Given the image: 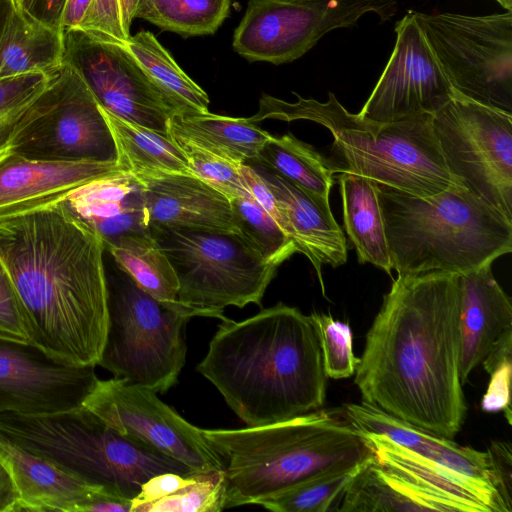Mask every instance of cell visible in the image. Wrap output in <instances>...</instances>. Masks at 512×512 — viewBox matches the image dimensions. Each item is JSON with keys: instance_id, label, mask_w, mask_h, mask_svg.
<instances>
[{"instance_id": "obj_1", "label": "cell", "mask_w": 512, "mask_h": 512, "mask_svg": "<svg viewBox=\"0 0 512 512\" xmlns=\"http://www.w3.org/2000/svg\"><path fill=\"white\" fill-rule=\"evenodd\" d=\"M459 275H398L355 372L362 401L453 439L467 406L460 378Z\"/></svg>"}, {"instance_id": "obj_2", "label": "cell", "mask_w": 512, "mask_h": 512, "mask_svg": "<svg viewBox=\"0 0 512 512\" xmlns=\"http://www.w3.org/2000/svg\"><path fill=\"white\" fill-rule=\"evenodd\" d=\"M105 245L63 200L0 219V260L21 300L30 343L96 366L107 331Z\"/></svg>"}, {"instance_id": "obj_3", "label": "cell", "mask_w": 512, "mask_h": 512, "mask_svg": "<svg viewBox=\"0 0 512 512\" xmlns=\"http://www.w3.org/2000/svg\"><path fill=\"white\" fill-rule=\"evenodd\" d=\"M197 370L250 427L320 409L322 352L310 316L278 303L245 320H223Z\"/></svg>"}, {"instance_id": "obj_4", "label": "cell", "mask_w": 512, "mask_h": 512, "mask_svg": "<svg viewBox=\"0 0 512 512\" xmlns=\"http://www.w3.org/2000/svg\"><path fill=\"white\" fill-rule=\"evenodd\" d=\"M203 434L223 465L225 508L258 505L317 475L376 458L366 433L343 408L261 426L204 429Z\"/></svg>"}, {"instance_id": "obj_5", "label": "cell", "mask_w": 512, "mask_h": 512, "mask_svg": "<svg viewBox=\"0 0 512 512\" xmlns=\"http://www.w3.org/2000/svg\"><path fill=\"white\" fill-rule=\"evenodd\" d=\"M293 94L297 97L293 103L262 95L250 121L308 120L324 126L333 137L326 159L333 173L361 175L421 197L435 195L456 183L445 166L432 115L376 122L350 113L333 93L328 94L326 102Z\"/></svg>"}, {"instance_id": "obj_6", "label": "cell", "mask_w": 512, "mask_h": 512, "mask_svg": "<svg viewBox=\"0 0 512 512\" xmlns=\"http://www.w3.org/2000/svg\"><path fill=\"white\" fill-rule=\"evenodd\" d=\"M392 269L462 275L512 251V220L453 183L421 197L376 183Z\"/></svg>"}, {"instance_id": "obj_7", "label": "cell", "mask_w": 512, "mask_h": 512, "mask_svg": "<svg viewBox=\"0 0 512 512\" xmlns=\"http://www.w3.org/2000/svg\"><path fill=\"white\" fill-rule=\"evenodd\" d=\"M0 433L80 480L133 500L161 473H195L183 463L125 436L84 405L45 415L0 414Z\"/></svg>"}, {"instance_id": "obj_8", "label": "cell", "mask_w": 512, "mask_h": 512, "mask_svg": "<svg viewBox=\"0 0 512 512\" xmlns=\"http://www.w3.org/2000/svg\"><path fill=\"white\" fill-rule=\"evenodd\" d=\"M107 331L97 365L115 378L165 393L186 360L185 328L206 311L179 301H160L139 287L117 264L106 271Z\"/></svg>"}, {"instance_id": "obj_9", "label": "cell", "mask_w": 512, "mask_h": 512, "mask_svg": "<svg viewBox=\"0 0 512 512\" xmlns=\"http://www.w3.org/2000/svg\"><path fill=\"white\" fill-rule=\"evenodd\" d=\"M148 232L175 271L177 300L220 320L227 306L261 305L279 267L237 233L157 226Z\"/></svg>"}, {"instance_id": "obj_10", "label": "cell", "mask_w": 512, "mask_h": 512, "mask_svg": "<svg viewBox=\"0 0 512 512\" xmlns=\"http://www.w3.org/2000/svg\"><path fill=\"white\" fill-rule=\"evenodd\" d=\"M413 15L454 92L512 114V11Z\"/></svg>"}, {"instance_id": "obj_11", "label": "cell", "mask_w": 512, "mask_h": 512, "mask_svg": "<svg viewBox=\"0 0 512 512\" xmlns=\"http://www.w3.org/2000/svg\"><path fill=\"white\" fill-rule=\"evenodd\" d=\"M432 126L453 180L512 220V114L455 93Z\"/></svg>"}, {"instance_id": "obj_12", "label": "cell", "mask_w": 512, "mask_h": 512, "mask_svg": "<svg viewBox=\"0 0 512 512\" xmlns=\"http://www.w3.org/2000/svg\"><path fill=\"white\" fill-rule=\"evenodd\" d=\"M7 150L36 160H116L113 138L99 103L65 64L29 107Z\"/></svg>"}, {"instance_id": "obj_13", "label": "cell", "mask_w": 512, "mask_h": 512, "mask_svg": "<svg viewBox=\"0 0 512 512\" xmlns=\"http://www.w3.org/2000/svg\"><path fill=\"white\" fill-rule=\"evenodd\" d=\"M369 12L389 20L397 12V1L250 0L235 30L233 48L249 61L289 63L326 33L353 26Z\"/></svg>"}, {"instance_id": "obj_14", "label": "cell", "mask_w": 512, "mask_h": 512, "mask_svg": "<svg viewBox=\"0 0 512 512\" xmlns=\"http://www.w3.org/2000/svg\"><path fill=\"white\" fill-rule=\"evenodd\" d=\"M83 405L120 434L151 446L195 473L223 471L203 429L187 422L148 388L115 377L99 379Z\"/></svg>"}, {"instance_id": "obj_15", "label": "cell", "mask_w": 512, "mask_h": 512, "mask_svg": "<svg viewBox=\"0 0 512 512\" xmlns=\"http://www.w3.org/2000/svg\"><path fill=\"white\" fill-rule=\"evenodd\" d=\"M62 32L63 64L79 75L102 108L168 134L174 111L124 46L101 41L79 28Z\"/></svg>"}, {"instance_id": "obj_16", "label": "cell", "mask_w": 512, "mask_h": 512, "mask_svg": "<svg viewBox=\"0 0 512 512\" xmlns=\"http://www.w3.org/2000/svg\"><path fill=\"white\" fill-rule=\"evenodd\" d=\"M396 42L370 96L358 113L376 122L433 115L455 92L409 11L395 25Z\"/></svg>"}, {"instance_id": "obj_17", "label": "cell", "mask_w": 512, "mask_h": 512, "mask_svg": "<svg viewBox=\"0 0 512 512\" xmlns=\"http://www.w3.org/2000/svg\"><path fill=\"white\" fill-rule=\"evenodd\" d=\"M95 367L69 364L31 343L0 338V414L37 416L79 407L99 380Z\"/></svg>"}, {"instance_id": "obj_18", "label": "cell", "mask_w": 512, "mask_h": 512, "mask_svg": "<svg viewBox=\"0 0 512 512\" xmlns=\"http://www.w3.org/2000/svg\"><path fill=\"white\" fill-rule=\"evenodd\" d=\"M366 435L379 463L430 511L509 512L495 490L411 452L383 435Z\"/></svg>"}, {"instance_id": "obj_19", "label": "cell", "mask_w": 512, "mask_h": 512, "mask_svg": "<svg viewBox=\"0 0 512 512\" xmlns=\"http://www.w3.org/2000/svg\"><path fill=\"white\" fill-rule=\"evenodd\" d=\"M124 170L117 160L48 161L0 153V219L58 203L79 187Z\"/></svg>"}, {"instance_id": "obj_20", "label": "cell", "mask_w": 512, "mask_h": 512, "mask_svg": "<svg viewBox=\"0 0 512 512\" xmlns=\"http://www.w3.org/2000/svg\"><path fill=\"white\" fill-rule=\"evenodd\" d=\"M148 227L233 232L240 235L230 200L190 174L139 179Z\"/></svg>"}, {"instance_id": "obj_21", "label": "cell", "mask_w": 512, "mask_h": 512, "mask_svg": "<svg viewBox=\"0 0 512 512\" xmlns=\"http://www.w3.org/2000/svg\"><path fill=\"white\" fill-rule=\"evenodd\" d=\"M492 264L459 275L460 378L483 362L492 346L512 331L511 298L492 274Z\"/></svg>"}, {"instance_id": "obj_22", "label": "cell", "mask_w": 512, "mask_h": 512, "mask_svg": "<svg viewBox=\"0 0 512 512\" xmlns=\"http://www.w3.org/2000/svg\"><path fill=\"white\" fill-rule=\"evenodd\" d=\"M343 411L363 432L383 435L411 452L496 491L486 452L460 446L450 438L420 428L363 401L361 404H345Z\"/></svg>"}, {"instance_id": "obj_23", "label": "cell", "mask_w": 512, "mask_h": 512, "mask_svg": "<svg viewBox=\"0 0 512 512\" xmlns=\"http://www.w3.org/2000/svg\"><path fill=\"white\" fill-rule=\"evenodd\" d=\"M258 172L279 202L297 252L304 254L313 265L325 296L322 266L326 264L336 268L347 261V244L342 229L330 207L270 170Z\"/></svg>"}, {"instance_id": "obj_24", "label": "cell", "mask_w": 512, "mask_h": 512, "mask_svg": "<svg viewBox=\"0 0 512 512\" xmlns=\"http://www.w3.org/2000/svg\"><path fill=\"white\" fill-rule=\"evenodd\" d=\"M63 202L99 234L105 249L123 236L148 231L143 185L126 170L79 187Z\"/></svg>"}, {"instance_id": "obj_25", "label": "cell", "mask_w": 512, "mask_h": 512, "mask_svg": "<svg viewBox=\"0 0 512 512\" xmlns=\"http://www.w3.org/2000/svg\"><path fill=\"white\" fill-rule=\"evenodd\" d=\"M0 460L18 489L23 511L78 512L98 487L19 447L0 433Z\"/></svg>"}, {"instance_id": "obj_26", "label": "cell", "mask_w": 512, "mask_h": 512, "mask_svg": "<svg viewBox=\"0 0 512 512\" xmlns=\"http://www.w3.org/2000/svg\"><path fill=\"white\" fill-rule=\"evenodd\" d=\"M168 134L176 142L191 144L234 163L253 162L271 136L249 118L209 111L173 115Z\"/></svg>"}, {"instance_id": "obj_27", "label": "cell", "mask_w": 512, "mask_h": 512, "mask_svg": "<svg viewBox=\"0 0 512 512\" xmlns=\"http://www.w3.org/2000/svg\"><path fill=\"white\" fill-rule=\"evenodd\" d=\"M63 32L13 4L0 37V77L50 73L63 65Z\"/></svg>"}, {"instance_id": "obj_28", "label": "cell", "mask_w": 512, "mask_h": 512, "mask_svg": "<svg viewBox=\"0 0 512 512\" xmlns=\"http://www.w3.org/2000/svg\"><path fill=\"white\" fill-rule=\"evenodd\" d=\"M101 111L113 138L116 160L124 170L137 179L192 175L183 150L169 134L123 120L102 107Z\"/></svg>"}, {"instance_id": "obj_29", "label": "cell", "mask_w": 512, "mask_h": 512, "mask_svg": "<svg viewBox=\"0 0 512 512\" xmlns=\"http://www.w3.org/2000/svg\"><path fill=\"white\" fill-rule=\"evenodd\" d=\"M345 231L358 261L370 263L391 276L392 264L376 182L353 173L338 176Z\"/></svg>"}, {"instance_id": "obj_30", "label": "cell", "mask_w": 512, "mask_h": 512, "mask_svg": "<svg viewBox=\"0 0 512 512\" xmlns=\"http://www.w3.org/2000/svg\"><path fill=\"white\" fill-rule=\"evenodd\" d=\"M124 48L163 93L174 115L208 112L209 97L149 31L129 37Z\"/></svg>"}, {"instance_id": "obj_31", "label": "cell", "mask_w": 512, "mask_h": 512, "mask_svg": "<svg viewBox=\"0 0 512 512\" xmlns=\"http://www.w3.org/2000/svg\"><path fill=\"white\" fill-rule=\"evenodd\" d=\"M253 162L291 181L319 203L330 207L334 173L325 158L293 134L271 135Z\"/></svg>"}, {"instance_id": "obj_32", "label": "cell", "mask_w": 512, "mask_h": 512, "mask_svg": "<svg viewBox=\"0 0 512 512\" xmlns=\"http://www.w3.org/2000/svg\"><path fill=\"white\" fill-rule=\"evenodd\" d=\"M105 250L151 296L163 302L178 301L175 271L148 231L123 236Z\"/></svg>"}, {"instance_id": "obj_33", "label": "cell", "mask_w": 512, "mask_h": 512, "mask_svg": "<svg viewBox=\"0 0 512 512\" xmlns=\"http://www.w3.org/2000/svg\"><path fill=\"white\" fill-rule=\"evenodd\" d=\"M337 512L430 511L375 458L363 466L345 490Z\"/></svg>"}, {"instance_id": "obj_34", "label": "cell", "mask_w": 512, "mask_h": 512, "mask_svg": "<svg viewBox=\"0 0 512 512\" xmlns=\"http://www.w3.org/2000/svg\"><path fill=\"white\" fill-rule=\"evenodd\" d=\"M368 462L317 475L260 501L258 505L275 512H335L349 483Z\"/></svg>"}, {"instance_id": "obj_35", "label": "cell", "mask_w": 512, "mask_h": 512, "mask_svg": "<svg viewBox=\"0 0 512 512\" xmlns=\"http://www.w3.org/2000/svg\"><path fill=\"white\" fill-rule=\"evenodd\" d=\"M240 235L267 262L280 266L297 252L293 240L250 193L230 200Z\"/></svg>"}, {"instance_id": "obj_36", "label": "cell", "mask_w": 512, "mask_h": 512, "mask_svg": "<svg viewBox=\"0 0 512 512\" xmlns=\"http://www.w3.org/2000/svg\"><path fill=\"white\" fill-rule=\"evenodd\" d=\"M225 509L223 471L198 472L172 493L136 507L133 512H219Z\"/></svg>"}, {"instance_id": "obj_37", "label": "cell", "mask_w": 512, "mask_h": 512, "mask_svg": "<svg viewBox=\"0 0 512 512\" xmlns=\"http://www.w3.org/2000/svg\"><path fill=\"white\" fill-rule=\"evenodd\" d=\"M230 0H169L147 21L184 37L213 34L227 17Z\"/></svg>"}, {"instance_id": "obj_38", "label": "cell", "mask_w": 512, "mask_h": 512, "mask_svg": "<svg viewBox=\"0 0 512 512\" xmlns=\"http://www.w3.org/2000/svg\"><path fill=\"white\" fill-rule=\"evenodd\" d=\"M58 71L0 77V153L8 148L23 116Z\"/></svg>"}, {"instance_id": "obj_39", "label": "cell", "mask_w": 512, "mask_h": 512, "mask_svg": "<svg viewBox=\"0 0 512 512\" xmlns=\"http://www.w3.org/2000/svg\"><path fill=\"white\" fill-rule=\"evenodd\" d=\"M309 316L319 338L326 376L344 379L354 375L359 358L353 352L350 326L333 319L329 314L314 312Z\"/></svg>"}, {"instance_id": "obj_40", "label": "cell", "mask_w": 512, "mask_h": 512, "mask_svg": "<svg viewBox=\"0 0 512 512\" xmlns=\"http://www.w3.org/2000/svg\"><path fill=\"white\" fill-rule=\"evenodd\" d=\"M176 143L183 150L193 176L229 200L250 193L239 171V165L242 163H234L188 143Z\"/></svg>"}, {"instance_id": "obj_41", "label": "cell", "mask_w": 512, "mask_h": 512, "mask_svg": "<svg viewBox=\"0 0 512 512\" xmlns=\"http://www.w3.org/2000/svg\"><path fill=\"white\" fill-rule=\"evenodd\" d=\"M77 28L101 41L121 46L130 37L123 29L119 0H92Z\"/></svg>"}, {"instance_id": "obj_42", "label": "cell", "mask_w": 512, "mask_h": 512, "mask_svg": "<svg viewBox=\"0 0 512 512\" xmlns=\"http://www.w3.org/2000/svg\"><path fill=\"white\" fill-rule=\"evenodd\" d=\"M0 338L30 343L21 300L1 260Z\"/></svg>"}, {"instance_id": "obj_43", "label": "cell", "mask_w": 512, "mask_h": 512, "mask_svg": "<svg viewBox=\"0 0 512 512\" xmlns=\"http://www.w3.org/2000/svg\"><path fill=\"white\" fill-rule=\"evenodd\" d=\"M494 488L512 512V453L505 441H492L486 451Z\"/></svg>"}, {"instance_id": "obj_44", "label": "cell", "mask_w": 512, "mask_h": 512, "mask_svg": "<svg viewBox=\"0 0 512 512\" xmlns=\"http://www.w3.org/2000/svg\"><path fill=\"white\" fill-rule=\"evenodd\" d=\"M239 171L248 191L255 201L272 217L287 236L292 239L291 229L280 204L258 170L247 163H242L239 165Z\"/></svg>"}, {"instance_id": "obj_45", "label": "cell", "mask_w": 512, "mask_h": 512, "mask_svg": "<svg viewBox=\"0 0 512 512\" xmlns=\"http://www.w3.org/2000/svg\"><path fill=\"white\" fill-rule=\"evenodd\" d=\"M511 374L512 359L503 362L490 374L488 388L481 402V408L485 412L503 411L509 425L512 423Z\"/></svg>"}, {"instance_id": "obj_46", "label": "cell", "mask_w": 512, "mask_h": 512, "mask_svg": "<svg viewBox=\"0 0 512 512\" xmlns=\"http://www.w3.org/2000/svg\"><path fill=\"white\" fill-rule=\"evenodd\" d=\"M187 477L188 475L183 476L171 472L151 477L142 485L139 494L132 500L131 512L142 504L158 500L172 493L186 482Z\"/></svg>"}, {"instance_id": "obj_47", "label": "cell", "mask_w": 512, "mask_h": 512, "mask_svg": "<svg viewBox=\"0 0 512 512\" xmlns=\"http://www.w3.org/2000/svg\"><path fill=\"white\" fill-rule=\"evenodd\" d=\"M131 508V499L104 487H98L80 504L78 512H131Z\"/></svg>"}, {"instance_id": "obj_48", "label": "cell", "mask_w": 512, "mask_h": 512, "mask_svg": "<svg viewBox=\"0 0 512 512\" xmlns=\"http://www.w3.org/2000/svg\"><path fill=\"white\" fill-rule=\"evenodd\" d=\"M67 0H19L18 4L30 16L62 32V17Z\"/></svg>"}, {"instance_id": "obj_49", "label": "cell", "mask_w": 512, "mask_h": 512, "mask_svg": "<svg viewBox=\"0 0 512 512\" xmlns=\"http://www.w3.org/2000/svg\"><path fill=\"white\" fill-rule=\"evenodd\" d=\"M23 511L21 498L14 480L0 460V512Z\"/></svg>"}, {"instance_id": "obj_50", "label": "cell", "mask_w": 512, "mask_h": 512, "mask_svg": "<svg viewBox=\"0 0 512 512\" xmlns=\"http://www.w3.org/2000/svg\"><path fill=\"white\" fill-rule=\"evenodd\" d=\"M512 359V331L501 337L490 349L481 363L490 375L499 365Z\"/></svg>"}, {"instance_id": "obj_51", "label": "cell", "mask_w": 512, "mask_h": 512, "mask_svg": "<svg viewBox=\"0 0 512 512\" xmlns=\"http://www.w3.org/2000/svg\"><path fill=\"white\" fill-rule=\"evenodd\" d=\"M91 1L92 0H67L62 17V31L79 26Z\"/></svg>"}, {"instance_id": "obj_52", "label": "cell", "mask_w": 512, "mask_h": 512, "mask_svg": "<svg viewBox=\"0 0 512 512\" xmlns=\"http://www.w3.org/2000/svg\"><path fill=\"white\" fill-rule=\"evenodd\" d=\"M140 0H119L123 29L130 36V26L135 18Z\"/></svg>"}, {"instance_id": "obj_53", "label": "cell", "mask_w": 512, "mask_h": 512, "mask_svg": "<svg viewBox=\"0 0 512 512\" xmlns=\"http://www.w3.org/2000/svg\"><path fill=\"white\" fill-rule=\"evenodd\" d=\"M167 1L169 0H140L135 17L148 20V18Z\"/></svg>"}, {"instance_id": "obj_54", "label": "cell", "mask_w": 512, "mask_h": 512, "mask_svg": "<svg viewBox=\"0 0 512 512\" xmlns=\"http://www.w3.org/2000/svg\"><path fill=\"white\" fill-rule=\"evenodd\" d=\"M13 4L12 0H0V37Z\"/></svg>"}, {"instance_id": "obj_55", "label": "cell", "mask_w": 512, "mask_h": 512, "mask_svg": "<svg viewBox=\"0 0 512 512\" xmlns=\"http://www.w3.org/2000/svg\"><path fill=\"white\" fill-rule=\"evenodd\" d=\"M508 11L512 10V0H495Z\"/></svg>"}, {"instance_id": "obj_56", "label": "cell", "mask_w": 512, "mask_h": 512, "mask_svg": "<svg viewBox=\"0 0 512 512\" xmlns=\"http://www.w3.org/2000/svg\"><path fill=\"white\" fill-rule=\"evenodd\" d=\"M14 4H18L19 0H12Z\"/></svg>"}]
</instances>
